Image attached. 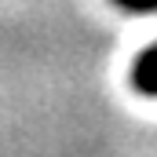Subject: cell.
<instances>
[{
	"label": "cell",
	"instance_id": "1",
	"mask_svg": "<svg viewBox=\"0 0 157 157\" xmlns=\"http://www.w3.org/2000/svg\"><path fill=\"white\" fill-rule=\"evenodd\" d=\"M132 88H135L139 95L157 99V44L146 48V51L135 59V66H132Z\"/></svg>",
	"mask_w": 157,
	"mask_h": 157
},
{
	"label": "cell",
	"instance_id": "2",
	"mask_svg": "<svg viewBox=\"0 0 157 157\" xmlns=\"http://www.w3.org/2000/svg\"><path fill=\"white\" fill-rule=\"evenodd\" d=\"M113 4L132 15H157V0H113Z\"/></svg>",
	"mask_w": 157,
	"mask_h": 157
}]
</instances>
